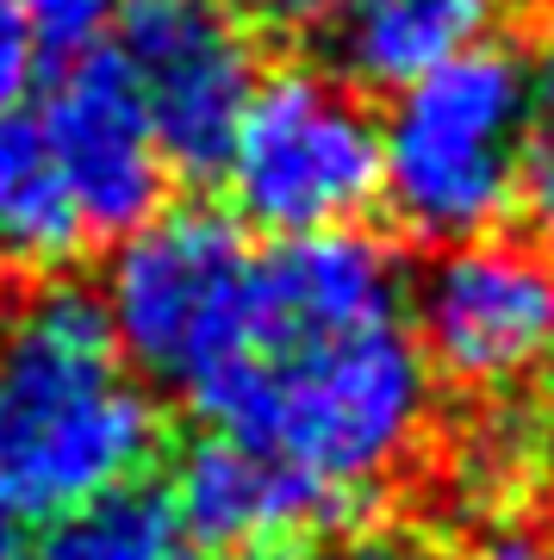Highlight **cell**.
Returning a JSON list of instances; mask_svg holds the SVG:
<instances>
[{
	"label": "cell",
	"mask_w": 554,
	"mask_h": 560,
	"mask_svg": "<svg viewBox=\"0 0 554 560\" xmlns=\"http://www.w3.org/2000/svg\"><path fill=\"white\" fill-rule=\"evenodd\" d=\"M430 361L405 318L368 324H262L243 355L199 393L212 430L293 467L331 504L393 480L430 430Z\"/></svg>",
	"instance_id": "1"
},
{
	"label": "cell",
	"mask_w": 554,
	"mask_h": 560,
	"mask_svg": "<svg viewBox=\"0 0 554 560\" xmlns=\"http://www.w3.org/2000/svg\"><path fill=\"white\" fill-rule=\"evenodd\" d=\"M162 405L94 293L44 280L0 318V499L25 523L143 480Z\"/></svg>",
	"instance_id": "2"
},
{
	"label": "cell",
	"mask_w": 554,
	"mask_h": 560,
	"mask_svg": "<svg viewBox=\"0 0 554 560\" xmlns=\"http://www.w3.org/2000/svg\"><path fill=\"white\" fill-rule=\"evenodd\" d=\"M523 57L468 44L399 88L380 119V200L424 243L486 237L517 206Z\"/></svg>",
	"instance_id": "3"
},
{
	"label": "cell",
	"mask_w": 554,
	"mask_h": 560,
	"mask_svg": "<svg viewBox=\"0 0 554 560\" xmlns=\"http://www.w3.org/2000/svg\"><path fill=\"white\" fill-rule=\"evenodd\" d=\"M256 300V249L212 206L150 212L125 231L100 287L106 330L150 386L199 399L243 355Z\"/></svg>",
	"instance_id": "4"
},
{
	"label": "cell",
	"mask_w": 554,
	"mask_h": 560,
	"mask_svg": "<svg viewBox=\"0 0 554 560\" xmlns=\"http://www.w3.org/2000/svg\"><path fill=\"white\" fill-rule=\"evenodd\" d=\"M218 175L268 237L349 231L380 200V119L343 75L287 62L256 75Z\"/></svg>",
	"instance_id": "5"
},
{
	"label": "cell",
	"mask_w": 554,
	"mask_h": 560,
	"mask_svg": "<svg viewBox=\"0 0 554 560\" xmlns=\"http://www.w3.org/2000/svg\"><path fill=\"white\" fill-rule=\"evenodd\" d=\"M412 324L430 374L468 393H505L554 355V249L505 237L449 243L412 287Z\"/></svg>",
	"instance_id": "6"
},
{
	"label": "cell",
	"mask_w": 554,
	"mask_h": 560,
	"mask_svg": "<svg viewBox=\"0 0 554 560\" xmlns=\"http://www.w3.org/2000/svg\"><path fill=\"white\" fill-rule=\"evenodd\" d=\"M169 168L218 175L256 88V44L218 0H131L113 44Z\"/></svg>",
	"instance_id": "7"
},
{
	"label": "cell",
	"mask_w": 554,
	"mask_h": 560,
	"mask_svg": "<svg viewBox=\"0 0 554 560\" xmlns=\"http://www.w3.org/2000/svg\"><path fill=\"white\" fill-rule=\"evenodd\" d=\"M38 125L88 231L125 237L150 212H162L169 162H162L157 131L143 119V106L113 50L94 44V50L62 57L57 81L44 94Z\"/></svg>",
	"instance_id": "8"
},
{
	"label": "cell",
	"mask_w": 554,
	"mask_h": 560,
	"mask_svg": "<svg viewBox=\"0 0 554 560\" xmlns=\"http://www.w3.org/2000/svg\"><path fill=\"white\" fill-rule=\"evenodd\" d=\"M175 523L187 536H199L212 555H275L287 541H305L318 529H331L349 517L343 504H331L318 486H305L293 467H280L275 455H262L250 442L199 436L175 467Z\"/></svg>",
	"instance_id": "9"
},
{
	"label": "cell",
	"mask_w": 554,
	"mask_h": 560,
	"mask_svg": "<svg viewBox=\"0 0 554 560\" xmlns=\"http://www.w3.org/2000/svg\"><path fill=\"white\" fill-rule=\"evenodd\" d=\"M94 237L76 212L38 113L0 106V275L50 280Z\"/></svg>",
	"instance_id": "10"
},
{
	"label": "cell",
	"mask_w": 554,
	"mask_h": 560,
	"mask_svg": "<svg viewBox=\"0 0 554 560\" xmlns=\"http://www.w3.org/2000/svg\"><path fill=\"white\" fill-rule=\"evenodd\" d=\"M505 0H331V50L368 88H405L486 38Z\"/></svg>",
	"instance_id": "11"
},
{
	"label": "cell",
	"mask_w": 554,
	"mask_h": 560,
	"mask_svg": "<svg viewBox=\"0 0 554 560\" xmlns=\"http://www.w3.org/2000/svg\"><path fill=\"white\" fill-rule=\"evenodd\" d=\"M32 560H181V523L169 492L143 480L113 486L50 517Z\"/></svg>",
	"instance_id": "12"
},
{
	"label": "cell",
	"mask_w": 554,
	"mask_h": 560,
	"mask_svg": "<svg viewBox=\"0 0 554 560\" xmlns=\"http://www.w3.org/2000/svg\"><path fill=\"white\" fill-rule=\"evenodd\" d=\"M517 206L554 243V44L523 62V143H517Z\"/></svg>",
	"instance_id": "13"
},
{
	"label": "cell",
	"mask_w": 554,
	"mask_h": 560,
	"mask_svg": "<svg viewBox=\"0 0 554 560\" xmlns=\"http://www.w3.org/2000/svg\"><path fill=\"white\" fill-rule=\"evenodd\" d=\"M25 25L38 50L50 57H76V50H94L106 20H113V0H20Z\"/></svg>",
	"instance_id": "14"
},
{
	"label": "cell",
	"mask_w": 554,
	"mask_h": 560,
	"mask_svg": "<svg viewBox=\"0 0 554 560\" xmlns=\"http://www.w3.org/2000/svg\"><path fill=\"white\" fill-rule=\"evenodd\" d=\"M38 38H32V25H25L20 0H0V106H20V94L32 88L38 75Z\"/></svg>",
	"instance_id": "15"
},
{
	"label": "cell",
	"mask_w": 554,
	"mask_h": 560,
	"mask_svg": "<svg viewBox=\"0 0 554 560\" xmlns=\"http://www.w3.org/2000/svg\"><path fill=\"white\" fill-rule=\"evenodd\" d=\"M474 560H554V536H542L530 523H498L474 548Z\"/></svg>",
	"instance_id": "16"
},
{
	"label": "cell",
	"mask_w": 554,
	"mask_h": 560,
	"mask_svg": "<svg viewBox=\"0 0 554 560\" xmlns=\"http://www.w3.org/2000/svg\"><path fill=\"white\" fill-rule=\"evenodd\" d=\"M218 7L256 25H312L331 13V0H218Z\"/></svg>",
	"instance_id": "17"
},
{
	"label": "cell",
	"mask_w": 554,
	"mask_h": 560,
	"mask_svg": "<svg viewBox=\"0 0 554 560\" xmlns=\"http://www.w3.org/2000/svg\"><path fill=\"white\" fill-rule=\"evenodd\" d=\"M331 560H430L417 541L405 536H368V541H349V548H337Z\"/></svg>",
	"instance_id": "18"
},
{
	"label": "cell",
	"mask_w": 554,
	"mask_h": 560,
	"mask_svg": "<svg viewBox=\"0 0 554 560\" xmlns=\"http://www.w3.org/2000/svg\"><path fill=\"white\" fill-rule=\"evenodd\" d=\"M0 560H25V517L0 499Z\"/></svg>",
	"instance_id": "19"
},
{
	"label": "cell",
	"mask_w": 554,
	"mask_h": 560,
	"mask_svg": "<svg viewBox=\"0 0 554 560\" xmlns=\"http://www.w3.org/2000/svg\"><path fill=\"white\" fill-rule=\"evenodd\" d=\"M542 374H549V430H554V355L542 361Z\"/></svg>",
	"instance_id": "20"
},
{
	"label": "cell",
	"mask_w": 554,
	"mask_h": 560,
	"mask_svg": "<svg viewBox=\"0 0 554 560\" xmlns=\"http://www.w3.org/2000/svg\"><path fill=\"white\" fill-rule=\"evenodd\" d=\"M194 560H268V555H194Z\"/></svg>",
	"instance_id": "21"
}]
</instances>
